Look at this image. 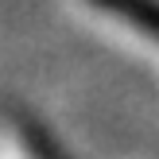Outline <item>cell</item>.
Returning a JSON list of instances; mask_svg holds the SVG:
<instances>
[{"label": "cell", "instance_id": "6da1fadb", "mask_svg": "<svg viewBox=\"0 0 159 159\" xmlns=\"http://www.w3.org/2000/svg\"><path fill=\"white\" fill-rule=\"evenodd\" d=\"M89 4L109 16H120L124 23H132L136 31L159 43V0H89Z\"/></svg>", "mask_w": 159, "mask_h": 159}]
</instances>
